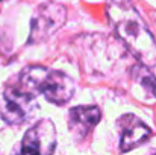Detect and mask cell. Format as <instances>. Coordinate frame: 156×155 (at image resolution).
<instances>
[{
    "label": "cell",
    "instance_id": "6da1fadb",
    "mask_svg": "<svg viewBox=\"0 0 156 155\" xmlns=\"http://www.w3.org/2000/svg\"><path fill=\"white\" fill-rule=\"evenodd\" d=\"M109 17L118 38L127 46L132 55L147 67L155 65L156 41L140 14L132 6H115L109 9Z\"/></svg>",
    "mask_w": 156,
    "mask_h": 155
},
{
    "label": "cell",
    "instance_id": "7a4b0ae2",
    "mask_svg": "<svg viewBox=\"0 0 156 155\" xmlns=\"http://www.w3.org/2000/svg\"><path fill=\"white\" fill-rule=\"evenodd\" d=\"M20 85L32 94H43L55 105H65L71 101L74 81L61 70H50L41 65L26 67L20 75Z\"/></svg>",
    "mask_w": 156,
    "mask_h": 155
},
{
    "label": "cell",
    "instance_id": "3957f363",
    "mask_svg": "<svg viewBox=\"0 0 156 155\" xmlns=\"http://www.w3.org/2000/svg\"><path fill=\"white\" fill-rule=\"evenodd\" d=\"M38 109L35 94L24 90L21 85L6 87L0 94V117L14 126L29 122Z\"/></svg>",
    "mask_w": 156,
    "mask_h": 155
},
{
    "label": "cell",
    "instance_id": "277c9868",
    "mask_svg": "<svg viewBox=\"0 0 156 155\" xmlns=\"http://www.w3.org/2000/svg\"><path fill=\"white\" fill-rule=\"evenodd\" d=\"M56 148V131L52 120L43 119L32 125L11 155H53Z\"/></svg>",
    "mask_w": 156,
    "mask_h": 155
},
{
    "label": "cell",
    "instance_id": "5b68a950",
    "mask_svg": "<svg viewBox=\"0 0 156 155\" xmlns=\"http://www.w3.org/2000/svg\"><path fill=\"white\" fill-rule=\"evenodd\" d=\"M65 20H67V9L64 5L55 2L43 3L32 17L29 43L46 41L64 26Z\"/></svg>",
    "mask_w": 156,
    "mask_h": 155
},
{
    "label": "cell",
    "instance_id": "8992f818",
    "mask_svg": "<svg viewBox=\"0 0 156 155\" xmlns=\"http://www.w3.org/2000/svg\"><path fill=\"white\" fill-rule=\"evenodd\" d=\"M102 113L94 105L74 106L68 111V128L74 140L82 142L100 122Z\"/></svg>",
    "mask_w": 156,
    "mask_h": 155
},
{
    "label": "cell",
    "instance_id": "52a82bcc",
    "mask_svg": "<svg viewBox=\"0 0 156 155\" xmlns=\"http://www.w3.org/2000/svg\"><path fill=\"white\" fill-rule=\"evenodd\" d=\"M121 126V140H120V149L121 152H129L138 146H141L146 140L152 137L150 128L143 123L136 116L133 114H126L120 119Z\"/></svg>",
    "mask_w": 156,
    "mask_h": 155
},
{
    "label": "cell",
    "instance_id": "ba28073f",
    "mask_svg": "<svg viewBox=\"0 0 156 155\" xmlns=\"http://www.w3.org/2000/svg\"><path fill=\"white\" fill-rule=\"evenodd\" d=\"M152 155H156V152H155V154H152Z\"/></svg>",
    "mask_w": 156,
    "mask_h": 155
},
{
    "label": "cell",
    "instance_id": "9c48e42d",
    "mask_svg": "<svg viewBox=\"0 0 156 155\" xmlns=\"http://www.w3.org/2000/svg\"><path fill=\"white\" fill-rule=\"evenodd\" d=\"M0 2H2V0H0Z\"/></svg>",
    "mask_w": 156,
    "mask_h": 155
}]
</instances>
